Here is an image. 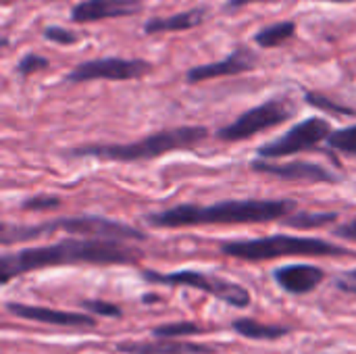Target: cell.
Here are the masks:
<instances>
[{
    "mask_svg": "<svg viewBox=\"0 0 356 354\" xmlns=\"http://www.w3.org/2000/svg\"><path fill=\"white\" fill-rule=\"evenodd\" d=\"M4 309L25 321L44 323V325H58V328H83L92 330L96 328V319L86 313H73V311H58V309H46L35 305H23V303H6Z\"/></svg>",
    "mask_w": 356,
    "mask_h": 354,
    "instance_id": "11",
    "label": "cell"
},
{
    "mask_svg": "<svg viewBox=\"0 0 356 354\" xmlns=\"http://www.w3.org/2000/svg\"><path fill=\"white\" fill-rule=\"evenodd\" d=\"M257 65H259V56L254 52H250L248 48H236L223 61L207 63V65H198V67L188 69L186 81L188 83H200V81H209V79H217V77L240 75V73L252 71Z\"/></svg>",
    "mask_w": 356,
    "mask_h": 354,
    "instance_id": "12",
    "label": "cell"
},
{
    "mask_svg": "<svg viewBox=\"0 0 356 354\" xmlns=\"http://www.w3.org/2000/svg\"><path fill=\"white\" fill-rule=\"evenodd\" d=\"M254 2H277V0H227L225 2V8L227 10H238V8L248 6V4H254Z\"/></svg>",
    "mask_w": 356,
    "mask_h": 354,
    "instance_id": "29",
    "label": "cell"
},
{
    "mask_svg": "<svg viewBox=\"0 0 356 354\" xmlns=\"http://www.w3.org/2000/svg\"><path fill=\"white\" fill-rule=\"evenodd\" d=\"M209 138V129L202 125H179L161 129L154 134L144 136L142 140L127 142V144H86L69 150V156L81 159L92 156L98 161H113V163H138L150 161L173 150H192Z\"/></svg>",
    "mask_w": 356,
    "mask_h": 354,
    "instance_id": "3",
    "label": "cell"
},
{
    "mask_svg": "<svg viewBox=\"0 0 356 354\" xmlns=\"http://www.w3.org/2000/svg\"><path fill=\"white\" fill-rule=\"evenodd\" d=\"M336 288L346 292V294H355L356 296V269L344 271L336 277Z\"/></svg>",
    "mask_w": 356,
    "mask_h": 354,
    "instance_id": "27",
    "label": "cell"
},
{
    "mask_svg": "<svg viewBox=\"0 0 356 354\" xmlns=\"http://www.w3.org/2000/svg\"><path fill=\"white\" fill-rule=\"evenodd\" d=\"M250 169L263 175H271L284 182H302V184H336L338 175L330 169L309 163V161H292V163H271V159H257L250 163Z\"/></svg>",
    "mask_w": 356,
    "mask_h": 354,
    "instance_id": "10",
    "label": "cell"
},
{
    "mask_svg": "<svg viewBox=\"0 0 356 354\" xmlns=\"http://www.w3.org/2000/svg\"><path fill=\"white\" fill-rule=\"evenodd\" d=\"M142 277L148 284L200 290V292H207L209 296H213L229 307H236V309H246V307H250V300H252L250 292L244 286L229 282L221 275H213V273H202V271H192V269L171 271V273L142 271Z\"/></svg>",
    "mask_w": 356,
    "mask_h": 354,
    "instance_id": "6",
    "label": "cell"
},
{
    "mask_svg": "<svg viewBox=\"0 0 356 354\" xmlns=\"http://www.w3.org/2000/svg\"><path fill=\"white\" fill-rule=\"evenodd\" d=\"M117 353L123 354H215L217 348L211 344L175 342L171 338H159L154 342H119Z\"/></svg>",
    "mask_w": 356,
    "mask_h": 354,
    "instance_id": "15",
    "label": "cell"
},
{
    "mask_svg": "<svg viewBox=\"0 0 356 354\" xmlns=\"http://www.w3.org/2000/svg\"><path fill=\"white\" fill-rule=\"evenodd\" d=\"M334 236L344 238V240H350V242H356V219L344 223V225H338V227L334 230Z\"/></svg>",
    "mask_w": 356,
    "mask_h": 354,
    "instance_id": "28",
    "label": "cell"
},
{
    "mask_svg": "<svg viewBox=\"0 0 356 354\" xmlns=\"http://www.w3.org/2000/svg\"><path fill=\"white\" fill-rule=\"evenodd\" d=\"M79 307L88 313H94V315H100V317H111V319H117L121 317V307L113 305V303H106V300H81Z\"/></svg>",
    "mask_w": 356,
    "mask_h": 354,
    "instance_id": "23",
    "label": "cell"
},
{
    "mask_svg": "<svg viewBox=\"0 0 356 354\" xmlns=\"http://www.w3.org/2000/svg\"><path fill=\"white\" fill-rule=\"evenodd\" d=\"M58 207H60V198L58 196H50V194L29 196L21 204L23 211H52V209H58Z\"/></svg>",
    "mask_w": 356,
    "mask_h": 354,
    "instance_id": "25",
    "label": "cell"
},
{
    "mask_svg": "<svg viewBox=\"0 0 356 354\" xmlns=\"http://www.w3.org/2000/svg\"><path fill=\"white\" fill-rule=\"evenodd\" d=\"M325 2H355V0H325Z\"/></svg>",
    "mask_w": 356,
    "mask_h": 354,
    "instance_id": "30",
    "label": "cell"
},
{
    "mask_svg": "<svg viewBox=\"0 0 356 354\" xmlns=\"http://www.w3.org/2000/svg\"><path fill=\"white\" fill-rule=\"evenodd\" d=\"M273 280L284 292L302 296L313 292L325 280V271L315 265H284L273 271Z\"/></svg>",
    "mask_w": 356,
    "mask_h": 354,
    "instance_id": "14",
    "label": "cell"
},
{
    "mask_svg": "<svg viewBox=\"0 0 356 354\" xmlns=\"http://www.w3.org/2000/svg\"><path fill=\"white\" fill-rule=\"evenodd\" d=\"M305 100L321 111H327V113H336V115H355L353 108L348 106H342V104H336L332 98L323 96V94H317V92H305Z\"/></svg>",
    "mask_w": 356,
    "mask_h": 354,
    "instance_id": "22",
    "label": "cell"
},
{
    "mask_svg": "<svg viewBox=\"0 0 356 354\" xmlns=\"http://www.w3.org/2000/svg\"><path fill=\"white\" fill-rule=\"evenodd\" d=\"M142 257L144 252L125 244V240L69 238L48 246L4 252L0 259V282L8 284L13 277L29 271L60 265H136Z\"/></svg>",
    "mask_w": 356,
    "mask_h": 354,
    "instance_id": "1",
    "label": "cell"
},
{
    "mask_svg": "<svg viewBox=\"0 0 356 354\" xmlns=\"http://www.w3.org/2000/svg\"><path fill=\"white\" fill-rule=\"evenodd\" d=\"M332 134V123L327 119H319V117H309L302 123L294 125L292 129H288L282 138L271 140L263 146H259V156L261 159H282V156H290L296 152H305V150H313L317 148L323 140H327Z\"/></svg>",
    "mask_w": 356,
    "mask_h": 354,
    "instance_id": "9",
    "label": "cell"
},
{
    "mask_svg": "<svg viewBox=\"0 0 356 354\" xmlns=\"http://www.w3.org/2000/svg\"><path fill=\"white\" fill-rule=\"evenodd\" d=\"M232 330L242 336V338H248V340H280L284 336H288L292 330L290 328H284V325H267V323H261L257 319H248V317H240V319H234L232 321Z\"/></svg>",
    "mask_w": 356,
    "mask_h": 354,
    "instance_id": "17",
    "label": "cell"
},
{
    "mask_svg": "<svg viewBox=\"0 0 356 354\" xmlns=\"http://www.w3.org/2000/svg\"><path fill=\"white\" fill-rule=\"evenodd\" d=\"M327 144L336 150H342L344 154H355L356 156V125L332 131L327 138Z\"/></svg>",
    "mask_w": 356,
    "mask_h": 354,
    "instance_id": "21",
    "label": "cell"
},
{
    "mask_svg": "<svg viewBox=\"0 0 356 354\" xmlns=\"http://www.w3.org/2000/svg\"><path fill=\"white\" fill-rule=\"evenodd\" d=\"M207 17V8H190L169 17H154L144 23V33H163V31H188L198 27Z\"/></svg>",
    "mask_w": 356,
    "mask_h": 354,
    "instance_id": "16",
    "label": "cell"
},
{
    "mask_svg": "<svg viewBox=\"0 0 356 354\" xmlns=\"http://www.w3.org/2000/svg\"><path fill=\"white\" fill-rule=\"evenodd\" d=\"M338 219V213H315V211H294L288 217H284V225L294 230H319Z\"/></svg>",
    "mask_w": 356,
    "mask_h": 354,
    "instance_id": "18",
    "label": "cell"
},
{
    "mask_svg": "<svg viewBox=\"0 0 356 354\" xmlns=\"http://www.w3.org/2000/svg\"><path fill=\"white\" fill-rule=\"evenodd\" d=\"M294 31H296L294 21H280V23H273V25L259 29L254 33V42L261 48H275V46H282L284 42H288L294 35Z\"/></svg>",
    "mask_w": 356,
    "mask_h": 354,
    "instance_id": "19",
    "label": "cell"
},
{
    "mask_svg": "<svg viewBox=\"0 0 356 354\" xmlns=\"http://www.w3.org/2000/svg\"><path fill=\"white\" fill-rule=\"evenodd\" d=\"M48 65H50V61H48L46 56H42V54H38V52H27V54L17 63V71H19L21 75H31V73H38V71L48 69Z\"/></svg>",
    "mask_w": 356,
    "mask_h": 354,
    "instance_id": "24",
    "label": "cell"
},
{
    "mask_svg": "<svg viewBox=\"0 0 356 354\" xmlns=\"http://www.w3.org/2000/svg\"><path fill=\"white\" fill-rule=\"evenodd\" d=\"M44 38L48 40V42H54V44H75V42H79V33H75V31H71V29H67V27H58V25H50V27H46L44 29Z\"/></svg>",
    "mask_w": 356,
    "mask_h": 354,
    "instance_id": "26",
    "label": "cell"
},
{
    "mask_svg": "<svg viewBox=\"0 0 356 354\" xmlns=\"http://www.w3.org/2000/svg\"><path fill=\"white\" fill-rule=\"evenodd\" d=\"M221 252L240 261H271L280 257H346L348 248L332 244L319 238H298V236H267L254 240H234L223 242Z\"/></svg>",
    "mask_w": 356,
    "mask_h": 354,
    "instance_id": "5",
    "label": "cell"
},
{
    "mask_svg": "<svg viewBox=\"0 0 356 354\" xmlns=\"http://www.w3.org/2000/svg\"><path fill=\"white\" fill-rule=\"evenodd\" d=\"M54 232H67L73 236H90L104 240H146V234L138 227H131L121 221H113L96 215H79V217H60L54 221H46L40 225H2V244L10 246L17 242L35 240L42 236H50Z\"/></svg>",
    "mask_w": 356,
    "mask_h": 354,
    "instance_id": "4",
    "label": "cell"
},
{
    "mask_svg": "<svg viewBox=\"0 0 356 354\" xmlns=\"http://www.w3.org/2000/svg\"><path fill=\"white\" fill-rule=\"evenodd\" d=\"M296 211V202L246 198V200H223L209 207L177 204L159 213L146 215L148 225L159 230H179L196 225H238V223H267L288 217Z\"/></svg>",
    "mask_w": 356,
    "mask_h": 354,
    "instance_id": "2",
    "label": "cell"
},
{
    "mask_svg": "<svg viewBox=\"0 0 356 354\" xmlns=\"http://www.w3.org/2000/svg\"><path fill=\"white\" fill-rule=\"evenodd\" d=\"M152 71V63L144 58H121V56H104L79 63L71 73H67L65 81L69 83H83V81H129L140 79Z\"/></svg>",
    "mask_w": 356,
    "mask_h": 354,
    "instance_id": "8",
    "label": "cell"
},
{
    "mask_svg": "<svg viewBox=\"0 0 356 354\" xmlns=\"http://www.w3.org/2000/svg\"><path fill=\"white\" fill-rule=\"evenodd\" d=\"M142 13V0H81L71 8L73 23H94L104 19L134 17Z\"/></svg>",
    "mask_w": 356,
    "mask_h": 354,
    "instance_id": "13",
    "label": "cell"
},
{
    "mask_svg": "<svg viewBox=\"0 0 356 354\" xmlns=\"http://www.w3.org/2000/svg\"><path fill=\"white\" fill-rule=\"evenodd\" d=\"M294 113H296V106L292 104L290 98H271L242 113L234 123L217 129V138L223 142H242L265 129L282 125L284 121L294 117Z\"/></svg>",
    "mask_w": 356,
    "mask_h": 354,
    "instance_id": "7",
    "label": "cell"
},
{
    "mask_svg": "<svg viewBox=\"0 0 356 354\" xmlns=\"http://www.w3.org/2000/svg\"><path fill=\"white\" fill-rule=\"evenodd\" d=\"M211 332V328H204L202 323L196 321H175V323H163L156 325L152 330L154 338H181V336H198V334H207Z\"/></svg>",
    "mask_w": 356,
    "mask_h": 354,
    "instance_id": "20",
    "label": "cell"
}]
</instances>
